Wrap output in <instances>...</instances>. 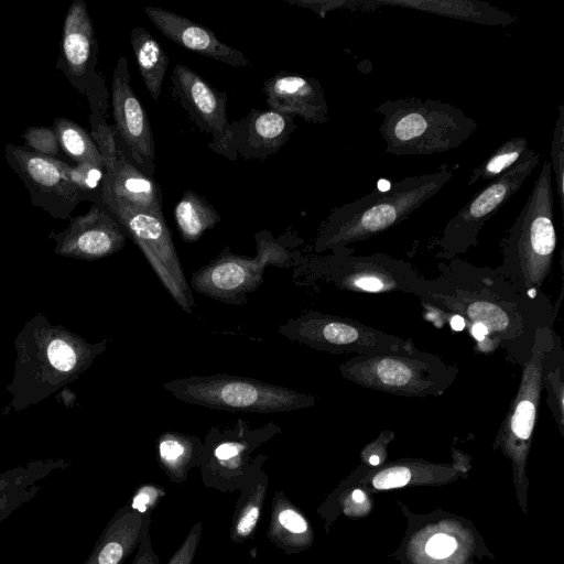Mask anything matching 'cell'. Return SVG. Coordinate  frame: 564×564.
Here are the masks:
<instances>
[{
	"label": "cell",
	"mask_w": 564,
	"mask_h": 564,
	"mask_svg": "<svg viewBox=\"0 0 564 564\" xmlns=\"http://www.w3.org/2000/svg\"><path fill=\"white\" fill-rule=\"evenodd\" d=\"M452 178L447 165L376 188L367 195L332 210L322 226L316 250L335 249L382 232L409 218L435 196Z\"/></svg>",
	"instance_id": "1"
},
{
	"label": "cell",
	"mask_w": 564,
	"mask_h": 564,
	"mask_svg": "<svg viewBox=\"0 0 564 564\" xmlns=\"http://www.w3.org/2000/svg\"><path fill=\"white\" fill-rule=\"evenodd\" d=\"M375 111L382 116L379 133L392 155H432L458 148L477 122L460 108L417 97L387 99Z\"/></svg>",
	"instance_id": "2"
},
{
	"label": "cell",
	"mask_w": 564,
	"mask_h": 564,
	"mask_svg": "<svg viewBox=\"0 0 564 564\" xmlns=\"http://www.w3.org/2000/svg\"><path fill=\"white\" fill-rule=\"evenodd\" d=\"M4 156L24 183L32 204L52 217L68 219L83 200L102 202V169L88 164L72 166L12 143L4 147Z\"/></svg>",
	"instance_id": "3"
},
{
	"label": "cell",
	"mask_w": 564,
	"mask_h": 564,
	"mask_svg": "<svg viewBox=\"0 0 564 564\" xmlns=\"http://www.w3.org/2000/svg\"><path fill=\"white\" fill-rule=\"evenodd\" d=\"M163 388L182 402L220 411L273 413L315 403L310 394L226 373L177 378L165 382Z\"/></svg>",
	"instance_id": "4"
},
{
	"label": "cell",
	"mask_w": 564,
	"mask_h": 564,
	"mask_svg": "<svg viewBox=\"0 0 564 564\" xmlns=\"http://www.w3.org/2000/svg\"><path fill=\"white\" fill-rule=\"evenodd\" d=\"M256 237L254 257L232 253L226 247L217 258L192 273L191 289L226 304L242 305L248 294L261 285L269 265H291L289 252L271 235Z\"/></svg>",
	"instance_id": "5"
},
{
	"label": "cell",
	"mask_w": 564,
	"mask_h": 564,
	"mask_svg": "<svg viewBox=\"0 0 564 564\" xmlns=\"http://www.w3.org/2000/svg\"><path fill=\"white\" fill-rule=\"evenodd\" d=\"M104 204L140 248L161 284L186 313L195 306L192 289L184 274L164 216L128 206L101 187Z\"/></svg>",
	"instance_id": "6"
},
{
	"label": "cell",
	"mask_w": 564,
	"mask_h": 564,
	"mask_svg": "<svg viewBox=\"0 0 564 564\" xmlns=\"http://www.w3.org/2000/svg\"><path fill=\"white\" fill-rule=\"evenodd\" d=\"M552 177L551 164L545 161L505 239L506 257L525 273H545L556 247Z\"/></svg>",
	"instance_id": "7"
},
{
	"label": "cell",
	"mask_w": 564,
	"mask_h": 564,
	"mask_svg": "<svg viewBox=\"0 0 564 564\" xmlns=\"http://www.w3.org/2000/svg\"><path fill=\"white\" fill-rule=\"evenodd\" d=\"M539 162L540 154L530 149L512 169L478 191L448 220L441 246L447 252H457L475 245L485 223L522 187Z\"/></svg>",
	"instance_id": "8"
},
{
	"label": "cell",
	"mask_w": 564,
	"mask_h": 564,
	"mask_svg": "<svg viewBox=\"0 0 564 564\" xmlns=\"http://www.w3.org/2000/svg\"><path fill=\"white\" fill-rule=\"evenodd\" d=\"M174 95L195 123L212 135L208 147L235 160L231 123L226 112V93L215 90L192 68L176 64L172 72Z\"/></svg>",
	"instance_id": "9"
},
{
	"label": "cell",
	"mask_w": 564,
	"mask_h": 564,
	"mask_svg": "<svg viewBox=\"0 0 564 564\" xmlns=\"http://www.w3.org/2000/svg\"><path fill=\"white\" fill-rule=\"evenodd\" d=\"M111 102L115 124L140 170L152 177L154 165V140L147 111L130 85L128 62L120 56L111 83Z\"/></svg>",
	"instance_id": "10"
},
{
	"label": "cell",
	"mask_w": 564,
	"mask_h": 564,
	"mask_svg": "<svg viewBox=\"0 0 564 564\" xmlns=\"http://www.w3.org/2000/svg\"><path fill=\"white\" fill-rule=\"evenodd\" d=\"M127 236L104 202H97L86 214L70 218L67 228L54 238L58 253L93 260L119 251Z\"/></svg>",
	"instance_id": "11"
},
{
	"label": "cell",
	"mask_w": 564,
	"mask_h": 564,
	"mask_svg": "<svg viewBox=\"0 0 564 564\" xmlns=\"http://www.w3.org/2000/svg\"><path fill=\"white\" fill-rule=\"evenodd\" d=\"M98 45L93 21L84 0L69 6L62 33L58 68L69 83L84 94L97 77Z\"/></svg>",
	"instance_id": "12"
},
{
	"label": "cell",
	"mask_w": 564,
	"mask_h": 564,
	"mask_svg": "<svg viewBox=\"0 0 564 564\" xmlns=\"http://www.w3.org/2000/svg\"><path fill=\"white\" fill-rule=\"evenodd\" d=\"M144 12L159 31L182 47L234 67L252 65L242 52L219 41L202 24L162 8L145 7Z\"/></svg>",
	"instance_id": "13"
},
{
	"label": "cell",
	"mask_w": 564,
	"mask_h": 564,
	"mask_svg": "<svg viewBox=\"0 0 564 564\" xmlns=\"http://www.w3.org/2000/svg\"><path fill=\"white\" fill-rule=\"evenodd\" d=\"M263 91L270 109L310 123L329 119L323 87L315 78L281 72L264 83Z\"/></svg>",
	"instance_id": "14"
},
{
	"label": "cell",
	"mask_w": 564,
	"mask_h": 564,
	"mask_svg": "<svg viewBox=\"0 0 564 564\" xmlns=\"http://www.w3.org/2000/svg\"><path fill=\"white\" fill-rule=\"evenodd\" d=\"M295 128L292 116L273 109L252 110L231 123L234 148L246 159H265L286 143Z\"/></svg>",
	"instance_id": "15"
},
{
	"label": "cell",
	"mask_w": 564,
	"mask_h": 564,
	"mask_svg": "<svg viewBox=\"0 0 564 564\" xmlns=\"http://www.w3.org/2000/svg\"><path fill=\"white\" fill-rule=\"evenodd\" d=\"M400 7L487 26H509L517 17L479 0H349V10Z\"/></svg>",
	"instance_id": "16"
},
{
	"label": "cell",
	"mask_w": 564,
	"mask_h": 564,
	"mask_svg": "<svg viewBox=\"0 0 564 564\" xmlns=\"http://www.w3.org/2000/svg\"><path fill=\"white\" fill-rule=\"evenodd\" d=\"M101 187L132 208L163 216L160 185L134 166L120 149L113 170L104 174Z\"/></svg>",
	"instance_id": "17"
},
{
	"label": "cell",
	"mask_w": 564,
	"mask_h": 564,
	"mask_svg": "<svg viewBox=\"0 0 564 564\" xmlns=\"http://www.w3.org/2000/svg\"><path fill=\"white\" fill-rule=\"evenodd\" d=\"M142 514L121 508L109 521L84 564H122L147 528Z\"/></svg>",
	"instance_id": "18"
},
{
	"label": "cell",
	"mask_w": 564,
	"mask_h": 564,
	"mask_svg": "<svg viewBox=\"0 0 564 564\" xmlns=\"http://www.w3.org/2000/svg\"><path fill=\"white\" fill-rule=\"evenodd\" d=\"M131 46L143 83L154 100H158L169 65V56L159 42L142 26L130 33Z\"/></svg>",
	"instance_id": "19"
},
{
	"label": "cell",
	"mask_w": 564,
	"mask_h": 564,
	"mask_svg": "<svg viewBox=\"0 0 564 564\" xmlns=\"http://www.w3.org/2000/svg\"><path fill=\"white\" fill-rule=\"evenodd\" d=\"M180 235L186 242L197 241L203 234L220 221L219 213L204 197L188 189L174 208Z\"/></svg>",
	"instance_id": "20"
},
{
	"label": "cell",
	"mask_w": 564,
	"mask_h": 564,
	"mask_svg": "<svg viewBox=\"0 0 564 564\" xmlns=\"http://www.w3.org/2000/svg\"><path fill=\"white\" fill-rule=\"evenodd\" d=\"M159 457L171 477L184 476L194 463H200L203 443L194 435L167 431L158 441Z\"/></svg>",
	"instance_id": "21"
},
{
	"label": "cell",
	"mask_w": 564,
	"mask_h": 564,
	"mask_svg": "<svg viewBox=\"0 0 564 564\" xmlns=\"http://www.w3.org/2000/svg\"><path fill=\"white\" fill-rule=\"evenodd\" d=\"M53 128L61 150L76 164H88L105 170V163L93 138L75 121L55 118Z\"/></svg>",
	"instance_id": "22"
},
{
	"label": "cell",
	"mask_w": 564,
	"mask_h": 564,
	"mask_svg": "<svg viewBox=\"0 0 564 564\" xmlns=\"http://www.w3.org/2000/svg\"><path fill=\"white\" fill-rule=\"evenodd\" d=\"M539 392L540 364L538 368L530 367L524 373L522 389L509 421L511 434L520 441H528L531 436L535 421Z\"/></svg>",
	"instance_id": "23"
},
{
	"label": "cell",
	"mask_w": 564,
	"mask_h": 564,
	"mask_svg": "<svg viewBox=\"0 0 564 564\" xmlns=\"http://www.w3.org/2000/svg\"><path fill=\"white\" fill-rule=\"evenodd\" d=\"M529 150V141L523 137L507 140L471 171L467 185L471 186L480 180L492 181L499 177L512 169Z\"/></svg>",
	"instance_id": "24"
},
{
	"label": "cell",
	"mask_w": 564,
	"mask_h": 564,
	"mask_svg": "<svg viewBox=\"0 0 564 564\" xmlns=\"http://www.w3.org/2000/svg\"><path fill=\"white\" fill-rule=\"evenodd\" d=\"M66 466H68V464L63 459L37 460L31 462L26 466H20L0 473V495L10 490L30 487L45 478L55 469L65 468Z\"/></svg>",
	"instance_id": "25"
},
{
	"label": "cell",
	"mask_w": 564,
	"mask_h": 564,
	"mask_svg": "<svg viewBox=\"0 0 564 564\" xmlns=\"http://www.w3.org/2000/svg\"><path fill=\"white\" fill-rule=\"evenodd\" d=\"M551 170L555 177V192L561 210L564 207V106L557 108L553 135L551 140Z\"/></svg>",
	"instance_id": "26"
},
{
	"label": "cell",
	"mask_w": 564,
	"mask_h": 564,
	"mask_svg": "<svg viewBox=\"0 0 564 564\" xmlns=\"http://www.w3.org/2000/svg\"><path fill=\"white\" fill-rule=\"evenodd\" d=\"M24 148L43 156L55 158L61 147L53 127H30L22 133Z\"/></svg>",
	"instance_id": "27"
},
{
	"label": "cell",
	"mask_w": 564,
	"mask_h": 564,
	"mask_svg": "<svg viewBox=\"0 0 564 564\" xmlns=\"http://www.w3.org/2000/svg\"><path fill=\"white\" fill-rule=\"evenodd\" d=\"M377 379L387 386L405 387L414 379L413 368L397 359H381L375 365Z\"/></svg>",
	"instance_id": "28"
},
{
	"label": "cell",
	"mask_w": 564,
	"mask_h": 564,
	"mask_svg": "<svg viewBox=\"0 0 564 564\" xmlns=\"http://www.w3.org/2000/svg\"><path fill=\"white\" fill-rule=\"evenodd\" d=\"M41 486L34 484L26 488H19L0 495V523L25 502L33 499Z\"/></svg>",
	"instance_id": "29"
},
{
	"label": "cell",
	"mask_w": 564,
	"mask_h": 564,
	"mask_svg": "<svg viewBox=\"0 0 564 564\" xmlns=\"http://www.w3.org/2000/svg\"><path fill=\"white\" fill-rule=\"evenodd\" d=\"M47 357L52 366L61 371H69L77 360L73 348L62 339L51 341Z\"/></svg>",
	"instance_id": "30"
},
{
	"label": "cell",
	"mask_w": 564,
	"mask_h": 564,
	"mask_svg": "<svg viewBox=\"0 0 564 564\" xmlns=\"http://www.w3.org/2000/svg\"><path fill=\"white\" fill-rule=\"evenodd\" d=\"M411 479V473L406 467H391L378 473L373 479L375 488L392 489L405 486Z\"/></svg>",
	"instance_id": "31"
},
{
	"label": "cell",
	"mask_w": 564,
	"mask_h": 564,
	"mask_svg": "<svg viewBox=\"0 0 564 564\" xmlns=\"http://www.w3.org/2000/svg\"><path fill=\"white\" fill-rule=\"evenodd\" d=\"M457 549V542L453 536L446 534L433 535L425 545V552L434 558L449 556Z\"/></svg>",
	"instance_id": "32"
},
{
	"label": "cell",
	"mask_w": 564,
	"mask_h": 564,
	"mask_svg": "<svg viewBox=\"0 0 564 564\" xmlns=\"http://www.w3.org/2000/svg\"><path fill=\"white\" fill-rule=\"evenodd\" d=\"M260 503L261 500L257 499L254 502L247 505L241 511L236 524V532L239 536H248L256 528L260 516Z\"/></svg>",
	"instance_id": "33"
},
{
	"label": "cell",
	"mask_w": 564,
	"mask_h": 564,
	"mask_svg": "<svg viewBox=\"0 0 564 564\" xmlns=\"http://www.w3.org/2000/svg\"><path fill=\"white\" fill-rule=\"evenodd\" d=\"M199 533L200 524H196L169 564H191L197 547Z\"/></svg>",
	"instance_id": "34"
},
{
	"label": "cell",
	"mask_w": 564,
	"mask_h": 564,
	"mask_svg": "<svg viewBox=\"0 0 564 564\" xmlns=\"http://www.w3.org/2000/svg\"><path fill=\"white\" fill-rule=\"evenodd\" d=\"M279 524L290 533L301 534L307 531L306 520L291 508L282 509L278 514Z\"/></svg>",
	"instance_id": "35"
},
{
	"label": "cell",
	"mask_w": 564,
	"mask_h": 564,
	"mask_svg": "<svg viewBox=\"0 0 564 564\" xmlns=\"http://www.w3.org/2000/svg\"><path fill=\"white\" fill-rule=\"evenodd\" d=\"M159 495H162V492L153 486L142 487L133 497L131 509L141 514L145 513L148 508L153 505Z\"/></svg>",
	"instance_id": "36"
},
{
	"label": "cell",
	"mask_w": 564,
	"mask_h": 564,
	"mask_svg": "<svg viewBox=\"0 0 564 564\" xmlns=\"http://www.w3.org/2000/svg\"><path fill=\"white\" fill-rule=\"evenodd\" d=\"M148 538V531L144 530L138 556L134 558L133 564H159L155 554H153L150 549V542Z\"/></svg>",
	"instance_id": "37"
},
{
	"label": "cell",
	"mask_w": 564,
	"mask_h": 564,
	"mask_svg": "<svg viewBox=\"0 0 564 564\" xmlns=\"http://www.w3.org/2000/svg\"><path fill=\"white\" fill-rule=\"evenodd\" d=\"M354 285L368 292H378L384 286L382 281L375 276L357 278L354 280Z\"/></svg>",
	"instance_id": "38"
},
{
	"label": "cell",
	"mask_w": 564,
	"mask_h": 564,
	"mask_svg": "<svg viewBox=\"0 0 564 564\" xmlns=\"http://www.w3.org/2000/svg\"><path fill=\"white\" fill-rule=\"evenodd\" d=\"M471 333L476 339L481 340L488 334V328L484 323L477 322L474 324Z\"/></svg>",
	"instance_id": "39"
},
{
	"label": "cell",
	"mask_w": 564,
	"mask_h": 564,
	"mask_svg": "<svg viewBox=\"0 0 564 564\" xmlns=\"http://www.w3.org/2000/svg\"><path fill=\"white\" fill-rule=\"evenodd\" d=\"M451 326L454 330H463L465 327V321L462 316L455 315L451 318Z\"/></svg>",
	"instance_id": "40"
},
{
	"label": "cell",
	"mask_w": 564,
	"mask_h": 564,
	"mask_svg": "<svg viewBox=\"0 0 564 564\" xmlns=\"http://www.w3.org/2000/svg\"><path fill=\"white\" fill-rule=\"evenodd\" d=\"M351 497L356 502H362L365 498L364 492L359 489L354 490Z\"/></svg>",
	"instance_id": "41"
},
{
	"label": "cell",
	"mask_w": 564,
	"mask_h": 564,
	"mask_svg": "<svg viewBox=\"0 0 564 564\" xmlns=\"http://www.w3.org/2000/svg\"><path fill=\"white\" fill-rule=\"evenodd\" d=\"M369 463H370L371 465H378V464L380 463V458H379V456H377V455H372V456L369 458Z\"/></svg>",
	"instance_id": "42"
}]
</instances>
